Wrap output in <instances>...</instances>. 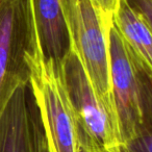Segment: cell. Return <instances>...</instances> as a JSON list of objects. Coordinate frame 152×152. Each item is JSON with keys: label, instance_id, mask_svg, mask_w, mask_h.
<instances>
[{"label": "cell", "instance_id": "cell-7", "mask_svg": "<svg viewBox=\"0 0 152 152\" xmlns=\"http://www.w3.org/2000/svg\"><path fill=\"white\" fill-rule=\"evenodd\" d=\"M69 0H28L36 49L61 67L71 50L66 10Z\"/></svg>", "mask_w": 152, "mask_h": 152}, {"label": "cell", "instance_id": "cell-9", "mask_svg": "<svg viewBox=\"0 0 152 152\" xmlns=\"http://www.w3.org/2000/svg\"><path fill=\"white\" fill-rule=\"evenodd\" d=\"M92 2L100 13L105 24L110 27L113 25V18L119 0H92Z\"/></svg>", "mask_w": 152, "mask_h": 152}, {"label": "cell", "instance_id": "cell-1", "mask_svg": "<svg viewBox=\"0 0 152 152\" xmlns=\"http://www.w3.org/2000/svg\"><path fill=\"white\" fill-rule=\"evenodd\" d=\"M110 87L122 145L152 132V75L113 23L108 30Z\"/></svg>", "mask_w": 152, "mask_h": 152}, {"label": "cell", "instance_id": "cell-11", "mask_svg": "<svg viewBox=\"0 0 152 152\" xmlns=\"http://www.w3.org/2000/svg\"><path fill=\"white\" fill-rule=\"evenodd\" d=\"M128 152H152V132L125 145Z\"/></svg>", "mask_w": 152, "mask_h": 152}, {"label": "cell", "instance_id": "cell-3", "mask_svg": "<svg viewBox=\"0 0 152 152\" xmlns=\"http://www.w3.org/2000/svg\"><path fill=\"white\" fill-rule=\"evenodd\" d=\"M66 17L71 49L78 56L99 99L116 116L108 50V30L112 26L106 25L92 0H69Z\"/></svg>", "mask_w": 152, "mask_h": 152}, {"label": "cell", "instance_id": "cell-13", "mask_svg": "<svg viewBox=\"0 0 152 152\" xmlns=\"http://www.w3.org/2000/svg\"><path fill=\"white\" fill-rule=\"evenodd\" d=\"M110 152H128V150H127L125 145H120V146H118V147L112 149Z\"/></svg>", "mask_w": 152, "mask_h": 152}, {"label": "cell", "instance_id": "cell-2", "mask_svg": "<svg viewBox=\"0 0 152 152\" xmlns=\"http://www.w3.org/2000/svg\"><path fill=\"white\" fill-rule=\"evenodd\" d=\"M29 86L40 113L50 152H77L78 125L66 90L61 65L44 59L38 51L29 58Z\"/></svg>", "mask_w": 152, "mask_h": 152}, {"label": "cell", "instance_id": "cell-4", "mask_svg": "<svg viewBox=\"0 0 152 152\" xmlns=\"http://www.w3.org/2000/svg\"><path fill=\"white\" fill-rule=\"evenodd\" d=\"M36 50L28 0H0V115L16 90L29 83Z\"/></svg>", "mask_w": 152, "mask_h": 152}, {"label": "cell", "instance_id": "cell-10", "mask_svg": "<svg viewBox=\"0 0 152 152\" xmlns=\"http://www.w3.org/2000/svg\"><path fill=\"white\" fill-rule=\"evenodd\" d=\"M128 4L143 18L152 31V0H126Z\"/></svg>", "mask_w": 152, "mask_h": 152}, {"label": "cell", "instance_id": "cell-12", "mask_svg": "<svg viewBox=\"0 0 152 152\" xmlns=\"http://www.w3.org/2000/svg\"><path fill=\"white\" fill-rule=\"evenodd\" d=\"M78 135H79V141H78V150L77 152H104L98 147H96L78 128Z\"/></svg>", "mask_w": 152, "mask_h": 152}, {"label": "cell", "instance_id": "cell-6", "mask_svg": "<svg viewBox=\"0 0 152 152\" xmlns=\"http://www.w3.org/2000/svg\"><path fill=\"white\" fill-rule=\"evenodd\" d=\"M0 152H50L29 83L16 90L0 115Z\"/></svg>", "mask_w": 152, "mask_h": 152}, {"label": "cell", "instance_id": "cell-5", "mask_svg": "<svg viewBox=\"0 0 152 152\" xmlns=\"http://www.w3.org/2000/svg\"><path fill=\"white\" fill-rule=\"evenodd\" d=\"M61 70L79 130L104 152L122 145L116 116L99 99L72 49L64 58Z\"/></svg>", "mask_w": 152, "mask_h": 152}, {"label": "cell", "instance_id": "cell-8", "mask_svg": "<svg viewBox=\"0 0 152 152\" xmlns=\"http://www.w3.org/2000/svg\"><path fill=\"white\" fill-rule=\"evenodd\" d=\"M113 23L132 54L152 75V31L147 23L126 0H119Z\"/></svg>", "mask_w": 152, "mask_h": 152}]
</instances>
